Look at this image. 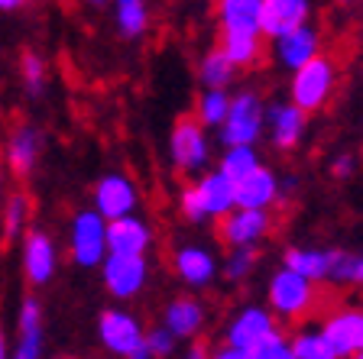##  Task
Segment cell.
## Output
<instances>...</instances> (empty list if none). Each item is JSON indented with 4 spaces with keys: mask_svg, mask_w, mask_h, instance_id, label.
I'll return each mask as SVG.
<instances>
[{
    "mask_svg": "<svg viewBox=\"0 0 363 359\" xmlns=\"http://www.w3.org/2000/svg\"><path fill=\"white\" fill-rule=\"evenodd\" d=\"M230 210H234V181L220 169H204L179 191V214L195 227L220 220Z\"/></svg>",
    "mask_w": 363,
    "mask_h": 359,
    "instance_id": "1",
    "label": "cell"
},
{
    "mask_svg": "<svg viewBox=\"0 0 363 359\" xmlns=\"http://www.w3.org/2000/svg\"><path fill=\"white\" fill-rule=\"evenodd\" d=\"M318 285L302 278L298 272L286 269H272L269 278H266V307H269L276 321H286V324H298L311 314L318 307Z\"/></svg>",
    "mask_w": 363,
    "mask_h": 359,
    "instance_id": "2",
    "label": "cell"
},
{
    "mask_svg": "<svg viewBox=\"0 0 363 359\" xmlns=\"http://www.w3.org/2000/svg\"><path fill=\"white\" fill-rule=\"evenodd\" d=\"M289 75H292V81H289V101H292L295 107H302L305 113L325 110V107L331 104L334 91H337V81H340L337 62L328 52L315 55L311 62H305L302 68H295Z\"/></svg>",
    "mask_w": 363,
    "mask_h": 359,
    "instance_id": "3",
    "label": "cell"
},
{
    "mask_svg": "<svg viewBox=\"0 0 363 359\" xmlns=\"http://www.w3.org/2000/svg\"><path fill=\"white\" fill-rule=\"evenodd\" d=\"M263 123H266V98L257 88H240L230 91L227 117L214 133H218L220 146H257L263 139Z\"/></svg>",
    "mask_w": 363,
    "mask_h": 359,
    "instance_id": "4",
    "label": "cell"
},
{
    "mask_svg": "<svg viewBox=\"0 0 363 359\" xmlns=\"http://www.w3.org/2000/svg\"><path fill=\"white\" fill-rule=\"evenodd\" d=\"M211 133L195 117H179L169 130V165L185 178L211 169Z\"/></svg>",
    "mask_w": 363,
    "mask_h": 359,
    "instance_id": "5",
    "label": "cell"
},
{
    "mask_svg": "<svg viewBox=\"0 0 363 359\" xmlns=\"http://www.w3.org/2000/svg\"><path fill=\"white\" fill-rule=\"evenodd\" d=\"M65 237L68 259L75 262L78 269H98L107 259V220L94 207L75 210L72 220H68Z\"/></svg>",
    "mask_w": 363,
    "mask_h": 359,
    "instance_id": "6",
    "label": "cell"
},
{
    "mask_svg": "<svg viewBox=\"0 0 363 359\" xmlns=\"http://www.w3.org/2000/svg\"><path fill=\"white\" fill-rule=\"evenodd\" d=\"M101 272V285L104 292L111 295L117 304H127V301H136L146 292L152 275L150 256H117L107 253V259L98 266Z\"/></svg>",
    "mask_w": 363,
    "mask_h": 359,
    "instance_id": "7",
    "label": "cell"
},
{
    "mask_svg": "<svg viewBox=\"0 0 363 359\" xmlns=\"http://www.w3.org/2000/svg\"><path fill=\"white\" fill-rule=\"evenodd\" d=\"M172 272L189 292H204L220 278V259L208 243H179L172 249Z\"/></svg>",
    "mask_w": 363,
    "mask_h": 359,
    "instance_id": "8",
    "label": "cell"
},
{
    "mask_svg": "<svg viewBox=\"0 0 363 359\" xmlns=\"http://www.w3.org/2000/svg\"><path fill=\"white\" fill-rule=\"evenodd\" d=\"M91 207L98 210L104 220L136 214L140 210V185L133 181V175L121 172V169H111L91 188Z\"/></svg>",
    "mask_w": 363,
    "mask_h": 359,
    "instance_id": "9",
    "label": "cell"
},
{
    "mask_svg": "<svg viewBox=\"0 0 363 359\" xmlns=\"http://www.w3.org/2000/svg\"><path fill=\"white\" fill-rule=\"evenodd\" d=\"M305 133H308V113L302 107H295L289 98L266 104L263 136L276 152H295L305 142Z\"/></svg>",
    "mask_w": 363,
    "mask_h": 359,
    "instance_id": "10",
    "label": "cell"
},
{
    "mask_svg": "<svg viewBox=\"0 0 363 359\" xmlns=\"http://www.w3.org/2000/svg\"><path fill=\"white\" fill-rule=\"evenodd\" d=\"M20 269L26 285L33 288H45L59 272V246L45 230H30L20 237Z\"/></svg>",
    "mask_w": 363,
    "mask_h": 359,
    "instance_id": "11",
    "label": "cell"
},
{
    "mask_svg": "<svg viewBox=\"0 0 363 359\" xmlns=\"http://www.w3.org/2000/svg\"><path fill=\"white\" fill-rule=\"evenodd\" d=\"M143 321L127 307H104L98 314V340L113 359H130V353L143 343Z\"/></svg>",
    "mask_w": 363,
    "mask_h": 359,
    "instance_id": "12",
    "label": "cell"
},
{
    "mask_svg": "<svg viewBox=\"0 0 363 359\" xmlns=\"http://www.w3.org/2000/svg\"><path fill=\"white\" fill-rule=\"evenodd\" d=\"M45 152V136L36 123H16L7 133V142H4V169H7L13 178H30L39 169Z\"/></svg>",
    "mask_w": 363,
    "mask_h": 359,
    "instance_id": "13",
    "label": "cell"
},
{
    "mask_svg": "<svg viewBox=\"0 0 363 359\" xmlns=\"http://www.w3.org/2000/svg\"><path fill=\"white\" fill-rule=\"evenodd\" d=\"M218 224H220V243H224L227 249H234V246L259 249L272 233V210L234 207L230 214H224Z\"/></svg>",
    "mask_w": 363,
    "mask_h": 359,
    "instance_id": "14",
    "label": "cell"
},
{
    "mask_svg": "<svg viewBox=\"0 0 363 359\" xmlns=\"http://www.w3.org/2000/svg\"><path fill=\"white\" fill-rule=\"evenodd\" d=\"M269 42H272V62L282 72H295V68H302L305 62H311L315 55L325 52V33L318 30L311 20L282 33V36L269 39Z\"/></svg>",
    "mask_w": 363,
    "mask_h": 359,
    "instance_id": "15",
    "label": "cell"
},
{
    "mask_svg": "<svg viewBox=\"0 0 363 359\" xmlns=\"http://www.w3.org/2000/svg\"><path fill=\"white\" fill-rule=\"evenodd\" d=\"M159 324L175 340H198L204 334V327H208V304L198 298V292H182L175 298H169Z\"/></svg>",
    "mask_w": 363,
    "mask_h": 359,
    "instance_id": "16",
    "label": "cell"
},
{
    "mask_svg": "<svg viewBox=\"0 0 363 359\" xmlns=\"http://www.w3.org/2000/svg\"><path fill=\"white\" fill-rule=\"evenodd\" d=\"M156 233L152 224L136 210V214H123V217L107 220V253L117 256H150Z\"/></svg>",
    "mask_w": 363,
    "mask_h": 359,
    "instance_id": "17",
    "label": "cell"
},
{
    "mask_svg": "<svg viewBox=\"0 0 363 359\" xmlns=\"http://www.w3.org/2000/svg\"><path fill=\"white\" fill-rule=\"evenodd\" d=\"M276 327H279V321H276V314H272L266 304H243V307H237L234 314H230V321H227L224 343L237 346V350H250V346L259 343V340Z\"/></svg>",
    "mask_w": 363,
    "mask_h": 359,
    "instance_id": "18",
    "label": "cell"
},
{
    "mask_svg": "<svg viewBox=\"0 0 363 359\" xmlns=\"http://www.w3.org/2000/svg\"><path fill=\"white\" fill-rule=\"evenodd\" d=\"M318 327L331 340L334 353H337L340 359L363 350V307L340 304V307H334V311H328L325 321L318 324Z\"/></svg>",
    "mask_w": 363,
    "mask_h": 359,
    "instance_id": "19",
    "label": "cell"
},
{
    "mask_svg": "<svg viewBox=\"0 0 363 359\" xmlns=\"http://www.w3.org/2000/svg\"><path fill=\"white\" fill-rule=\"evenodd\" d=\"M279 175L276 169L259 162L250 175L234 181V207H257V210H272L279 207Z\"/></svg>",
    "mask_w": 363,
    "mask_h": 359,
    "instance_id": "20",
    "label": "cell"
},
{
    "mask_svg": "<svg viewBox=\"0 0 363 359\" xmlns=\"http://www.w3.org/2000/svg\"><path fill=\"white\" fill-rule=\"evenodd\" d=\"M45 350V327H43V304L36 295H26L16 311V343L10 359H43Z\"/></svg>",
    "mask_w": 363,
    "mask_h": 359,
    "instance_id": "21",
    "label": "cell"
},
{
    "mask_svg": "<svg viewBox=\"0 0 363 359\" xmlns=\"http://www.w3.org/2000/svg\"><path fill=\"white\" fill-rule=\"evenodd\" d=\"M315 13V0H263L259 7V36L276 39L282 33L302 26Z\"/></svg>",
    "mask_w": 363,
    "mask_h": 359,
    "instance_id": "22",
    "label": "cell"
},
{
    "mask_svg": "<svg viewBox=\"0 0 363 359\" xmlns=\"http://www.w3.org/2000/svg\"><path fill=\"white\" fill-rule=\"evenodd\" d=\"M266 39L257 30H224L218 33V49L227 55V62L237 68V72H247V68H257L266 55Z\"/></svg>",
    "mask_w": 363,
    "mask_h": 359,
    "instance_id": "23",
    "label": "cell"
},
{
    "mask_svg": "<svg viewBox=\"0 0 363 359\" xmlns=\"http://www.w3.org/2000/svg\"><path fill=\"white\" fill-rule=\"evenodd\" d=\"M334 249L331 246H286L282 249V266L298 272L302 278L315 285H325L331 275Z\"/></svg>",
    "mask_w": 363,
    "mask_h": 359,
    "instance_id": "24",
    "label": "cell"
},
{
    "mask_svg": "<svg viewBox=\"0 0 363 359\" xmlns=\"http://www.w3.org/2000/svg\"><path fill=\"white\" fill-rule=\"evenodd\" d=\"M30 217H33V204L26 198V191H7L0 198V237L7 243L20 239L30 230Z\"/></svg>",
    "mask_w": 363,
    "mask_h": 359,
    "instance_id": "25",
    "label": "cell"
},
{
    "mask_svg": "<svg viewBox=\"0 0 363 359\" xmlns=\"http://www.w3.org/2000/svg\"><path fill=\"white\" fill-rule=\"evenodd\" d=\"M259 7H263V0H214L218 26L259 33Z\"/></svg>",
    "mask_w": 363,
    "mask_h": 359,
    "instance_id": "26",
    "label": "cell"
},
{
    "mask_svg": "<svg viewBox=\"0 0 363 359\" xmlns=\"http://www.w3.org/2000/svg\"><path fill=\"white\" fill-rule=\"evenodd\" d=\"M150 0H113V23L123 39H140L150 33Z\"/></svg>",
    "mask_w": 363,
    "mask_h": 359,
    "instance_id": "27",
    "label": "cell"
},
{
    "mask_svg": "<svg viewBox=\"0 0 363 359\" xmlns=\"http://www.w3.org/2000/svg\"><path fill=\"white\" fill-rule=\"evenodd\" d=\"M195 75H198L201 88H230V84L237 81V68L227 62V55L220 52L218 45H211V49H204L201 59H198Z\"/></svg>",
    "mask_w": 363,
    "mask_h": 359,
    "instance_id": "28",
    "label": "cell"
},
{
    "mask_svg": "<svg viewBox=\"0 0 363 359\" xmlns=\"http://www.w3.org/2000/svg\"><path fill=\"white\" fill-rule=\"evenodd\" d=\"M227 107H230V88H201V94L195 98L191 117L204 130H218L227 117Z\"/></svg>",
    "mask_w": 363,
    "mask_h": 359,
    "instance_id": "29",
    "label": "cell"
},
{
    "mask_svg": "<svg viewBox=\"0 0 363 359\" xmlns=\"http://www.w3.org/2000/svg\"><path fill=\"white\" fill-rule=\"evenodd\" d=\"M328 285L350 288V292H363V253H357V249H334Z\"/></svg>",
    "mask_w": 363,
    "mask_h": 359,
    "instance_id": "30",
    "label": "cell"
},
{
    "mask_svg": "<svg viewBox=\"0 0 363 359\" xmlns=\"http://www.w3.org/2000/svg\"><path fill=\"white\" fill-rule=\"evenodd\" d=\"M289 343H292L295 359H340L318 324L315 327H298L295 334H289Z\"/></svg>",
    "mask_w": 363,
    "mask_h": 359,
    "instance_id": "31",
    "label": "cell"
},
{
    "mask_svg": "<svg viewBox=\"0 0 363 359\" xmlns=\"http://www.w3.org/2000/svg\"><path fill=\"white\" fill-rule=\"evenodd\" d=\"M259 266V249L253 246H234L227 249V256L220 259V278L230 285H243Z\"/></svg>",
    "mask_w": 363,
    "mask_h": 359,
    "instance_id": "32",
    "label": "cell"
},
{
    "mask_svg": "<svg viewBox=\"0 0 363 359\" xmlns=\"http://www.w3.org/2000/svg\"><path fill=\"white\" fill-rule=\"evenodd\" d=\"M259 162H263V159H259L257 146H224V152H220L214 169H220L230 181H240L243 175H250Z\"/></svg>",
    "mask_w": 363,
    "mask_h": 359,
    "instance_id": "33",
    "label": "cell"
},
{
    "mask_svg": "<svg viewBox=\"0 0 363 359\" xmlns=\"http://www.w3.org/2000/svg\"><path fill=\"white\" fill-rule=\"evenodd\" d=\"M20 78H23L26 94H30V98H39V94L45 91V84H49V68H45L43 55H39V52H23Z\"/></svg>",
    "mask_w": 363,
    "mask_h": 359,
    "instance_id": "34",
    "label": "cell"
},
{
    "mask_svg": "<svg viewBox=\"0 0 363 359\" xmlns=\"http://www.w3.org/2000/svg\"><path fill=\"white\" fill-rule=\"evenodd\" d=\"M250 359H295V353H292V343H289V334L282 327H276V330H269L259 343H253L250 346Z\"/></svg>",
    "mask_w": 363,
    "mask_h": 359,
    "instance_id": "35",
    "label": "cell"
},
{
    "mask_svg": "<svg viewBox=\"0 0 363 359\" xmlns=\"http://www.w3.org/2000/svg\"><path fill=\"white\" fill-rule=\"evenodd\" d=\"M146 346H150L152 359H169L175 353V346H179V340L169 334L162 324H156V327H146Z\"/></svg>",
    "mask_w": 363,
    "mask_h": 359,
    "instance_id": "36",
    "label": "cell"
},
{
    "mask_svg": "<svg viewBox=\"0 0 363 359\" xmlns=\"http://www.w3.org/2000/svg\"><path fill=\"white\" fill-rule=\"evenodd\" d=\"M357 175V156L354 152H340V156L331 159V178L337 181H347Z\"/></svg>",
    "mask_w": 363,
    "mask_h": 359,
    "instance_id": "37",
    "label": "cell"
},
{
    "mask_svg": "<svg viewBox=\"0 0 363 359\" xmlns=\"http://www.w3.org/2000/svg\"><path fill=\"white\" fill-rule=\"evenodd\" d=\"M208 359H250L247 350H237V346L220 343L218 350H208Z\"/></svg>",
    "mask_w": 363,
    "mask_h": 359,
    "instance_id": "38",
    "label": "cell"
},
{
    "mask_svg": "<svg viewBox=\"0 0 363 359\" xmlns=\"http://www.w3.org/2000/svg\"><path fill=\"white\" fill-rule=\"evenodd\" d=\"M185 359H208V346L198 343V340H191L189 353H185Z\"/></svg>",
    "mask_w": 363,
    "mask_h": 359,
    "instance_id": "39",
    "label": "cell"
},
{
    "mask_svg": "<svg viewBox=\"0 0 363 359\" xmlns=\"http://www.w3.org/2000/svg\"><path fill=\"white\" fill-rule=\"evenodd\" d=\"M20 7H26V0H0V10H4V13H13V10H20Z\"/></svg>",
    "mask_w": 363,
    "mask_h": 359,
    "instance_id": "40",
    "label": "cell"
},
{
    "mask_svg": "<svg viewBox=\"0 0 363 359\" xmlns=\"http://www.w3.org/2000/svg\"><path fill=\"white\" fill-rule=\"evenodd\" d=\"M0 359H10V343H7V330L0 324Z\"/></svg>",
    "mask_w": 363,
    "mask_h": 359,
    "instance_id": "41",
    "label": "cell"
},
{
    "mask_svg": "<svg viewBox=\"0 0 363 359\" xmlns=\"http://www.w3.org/2000/svg\"><path fill=\"white\" fill-rule=\"evenodd\" d=\"M334 4H337V7H344V10H354V7H360L363 0H334Z\"/></svg>",
    "mask_w": 363,
    "mask_h": 359,
    "instance_id": "42",
    "label": "cell"
},
{
    "mask_svg": "<svg viewBox=\"0 0 363 359\" xmlns=\"http://www.w3.org/2000/svg\"><path fill=\"white\" fill-rule=\"evenodd\" d=\"M0 198H4V162H0Z\"/></svg>",
    "mask_w": 363,
    "mask_h": 359,
    "instance_id": "43",
    "label": "cell"
},
{
    "mask_svg": "<svg viewBox=\"0 0 363 359\" xmlns=\"http://www.w3.org/2000/svg\"><path fill=\"white\" fill-rule=\"evenodd\" d=\"M344 359H363V350H357V353H350V356H344Z\"/></svg>",
    "mask_w": 363,
    "mask_h": 359,
    "instance_id": "44",
    "label": "cell"
},
{
    "mask_svg": "<svg viewBox=\"0 0 363 359\" xmlns=\"http://www.w3.org/2000/svg\"><path fill=\"white\" fill-rule=\"evenodd\" d=\"M88 4H91V7H104L107 0H88Z\"/></svg>",
    "mask_w": 363,
    "mask_h": 359,
    "instance_id": "45",
    "label": "cell"
},
{
    "mask_svg": "<svg viewBox=\"0 0 363 359\" xmlns=\"http://www.w3.org/2000/svg\"><path fill=\"white\" fill-rule=\"evenodd\" d=\"M59 359H78V356H59Z\"/></svg>",
    "mask_w": 363,
    "mask_h": 359,
    "instance_id": "46",
    "label": "cell"
}]
</instances>
